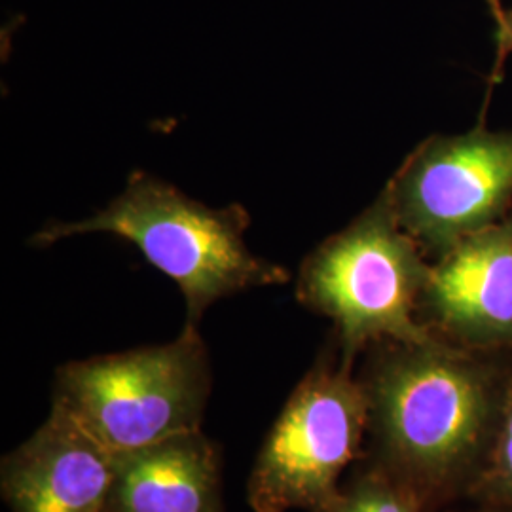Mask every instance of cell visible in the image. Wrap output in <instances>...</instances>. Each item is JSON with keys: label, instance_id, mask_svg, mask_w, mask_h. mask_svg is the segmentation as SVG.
I'll return each mask as SVG.
<instances>
[{"label": "cell", "instance_id": "obj_7", "mask_svg": "<svg viewBox=\"0 0 512 512\" xmlns=\"http://www.w3.org/2000/svg\"><path fill=\"white\" fill-rule=\"evenodd\" d=\"M420 313L427 329L459 348H512V213L437 258Z\"/></svg>", "mask_w": 512, "mask_h": 512}, {"label": "cell", "instance_id": "obj_5", "mask_svg": "<svg viewBox=\"0 0 512 512\" xmlns=\"http://www.w3.org/2000/svg\"><path fill=\"white\" fill-rule=\"evenodd\" d=\"M344 359L319 361L294 389L249 478L255 512H330L368 433V397Z\"/></svg>", "mask_w": 512, "mask_h": 512}, {"label": "cell", "instance_id": "obj_13", "mask_svg": "<svg viewBox=\"0 0 512 512\" xmlns=\"http://www.w3.org/2000/svg\"><path fill=\"white\" fill-rule=\"evenodd\" d=\"M488 4H490V10H492V14H494L495 27H497V35H499V33L505 29V21H507V10L503 8L501 0H488Z\"/></svg>", "mask_w": 512, "mask_h": 512}, {"label": "cell", "instance_id": "obj_2", "mask_svg": "<svg viewBox=\"0 0 512 512\" xmlns=\"http://www.w3.org/2000/svg\"><path fill=\"white\" fill-rule=\"evenodd\" d=\"M249 224V213L238 203L213 209L139 171L103 211L76 222H48L33 243L44 247L95 232L126 239L179 285L188 323L198 325L203 311L224 296L289 281L285 268L249 251Z\"/></svg>", "mask_w": 512, "mask_h": 512}, {"label": "cell", "instance_id": "obj_3", "mask_svg": "<svg viewBox=\"0 0 512 512\" xmlns=\"http://www.w3.org/2000/svg\"><path fill=\"white\" fill-rule=\"evenodd\" d=\"M382 196L346 230L325 239L298 275V300L334 323L342 359L366 346L435 338L420 321L431 266Z\"/></svg>", "mask_w": 512, "mask_h": 512}, {"label": "cell", "instance_id": "obj_11", "mask_svg": "<svg viewBox=\"0 0 512 512\" xmlns=\"http://www.w3.org/2000/svg\"><path fill=\"white\" fill-rule=\"evenodd\" d=\"M471 499L512 511V382L503 404L492 448L471 488Z\"/></svg>", "mask_w": 512, "mask_h": 512}, {"label": "cell", "instance_id": "obj_4", "mask_svg": "<svg viewBox=\"0 0 512 512\" xmlns=\"http://www.w3.org/2000/svg\"><path fill=\"white\" fill-rule=\"evenodd\" d=\"M211 391L207 348L196 325L152 348L67 363L54 404L110 452H128L202 431Z\"/></svg>", "mask_w": 512, "mask_h": 512}, {"label": "cell", "instance_id": "obj_14", "mask_svg": "<svg viewBox=\"0 0 512 512\" xmlns=\"http://www.w3.org/2000/svg\"><path fill=\"white\" fill-rule=\"evenodd\" d=\"M476 512H512V511H509V509H499V507H486V505H484V509H480V511H476Z\"/></svg>", "mask_w": 512, "mask_h": 512}, {"label": "cell", "instance_id": "obj_6", "mask_svg": "<svg viewBox=\"0 0 512 512\" xmlns=\"http://www.w3.org/2000/svg\"><path fill=\"white\" fill-rule=\"evenodd\" d=\"M404 232L440 258L459 241L509 215L512 131L433 135L384 190Z\"/></svg>", "mask_w": 512, "mask_h": 512}, {"label": "cell", "instance_id": "obj_9", "mask_svg": "<svg viewBox=\"0 0 512 512\" xmlns=\"http://www.w3.org/2000/svg\"><path fill=\"white\" fill-rule=\"evenodd\" d=\"M219 448L192 431L114 454L105 512H224Z\"/></svg>", "mask_w": 512, "mask_h": 512}, {"label": "cell", "instance_id": "obj_1", "mask_svg": "<svg viewBox=\"0 0 512 512\" xmlns=\"http://www.w3.org/2000/svg\"><path fill=\"white\" fill-rule=\"evenodd\" d=\"M486 355L439 336L384 342L361 378L372 465L431 509L469 497L492 448L512 376Z\"/></svg>", "mask_w": 512, "mask_h": 512}, {"label": "cell", "instance_id": "obj_8", "mask_svg": "<svg viewBox=\"0 0 512 512\" xmlns=\"http://www.w3.org/2000/svg\"><path fill=\"white\" fill-rule=\"evenodd\" d=\"M0 482L12 512H105L114 452L54 404L37 433L2 459Z\"/></svg>", "mask_w": 512, "mask_h": 512}, {"label": "cell", "instance_id": "obj_10", "mask_svg": "<svg viewBox=\"0 0 512 512\" xmlns=\"http://www.w3.org/2000/svg\"><path fill=\"white\" fill-rule=\"evenodd\" d=\"M433 509L382 469L370 465L346 488L330 512H431Z\"/></svg>", "mask_w": 512, "mask_h": 512}, {"label": "cell", "instance_id": "obj_12", "mask_svg": "<svg viewBox=\"0 0 512 512\" xmlns=\"http://www.w3.org/2000/svg\"><path fill=\"white\" fill-rule=\"evenodd\" d=\"M497 44H499V52H512V10H507V21H505V29L497 35Z\"/></svg>", "mask_w": 512, "mask_h": 512}]
</instances>
